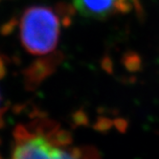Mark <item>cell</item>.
Wrapping results in <instances>:
<instances>
[{"mask_svg":"<svg viewBox=\"0 0 159 159\" xmlns=\"http://www.w3.org/2000/svg\"><path fill=\"white\" fill-rule=\"evenodd\" d=\"M78 12L90 18H106L117 12L129 13L131 5L129 0H73Z\"/></svg>","mask_w":159,"mask_h":159,"instance_id":"3957f363","label":"cell"},{"mask_svg":"<svg viewBox=\"0 0 159 159\" xmlns=\"http://www.w3.org/2000/svg\"><path fill=\"white\" fill-rule=\"evenodd\" d=\"M60 30V19L51 9L32 7L21 20L22 44L34 55L50 53L58 44Z\"/></svg>","mask_w":159,"mask_h":159,"instance_id":"7a4b0ae2","label":"cell"},{"mask_svg":"<svg viewBox=\"0 0 159 159\" xmlns=\"http://www.w3.org/2000/svg\"><path fill=\"white\" fill-rule=\"evenodd\" d=\"M14 139L12 159H101L94 148L74 145L64 130L49 122L20 125Z\"/></svg>","mask_w":159,"mask_h":159,"instance_id":"6da1fadb","label":"cell"}]
</instances>
